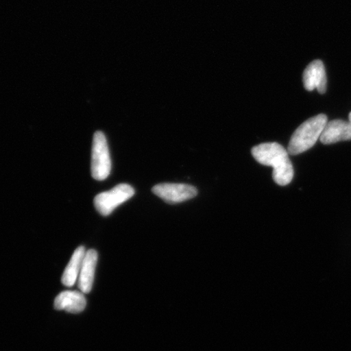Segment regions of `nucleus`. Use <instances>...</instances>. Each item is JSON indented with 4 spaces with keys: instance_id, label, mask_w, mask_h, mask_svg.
I'll use <instances>...</instances> for the list:
<instances>
[{
    "instance_id": "nucleus-2",
    "label": "nucleus",
    "mask_w": 351,
    "mask_h": 351,
    "mask_svg": "<svg viewBox=\"0 0 351 351\" xmlns=\"http://www.w3.org/2000/svg\"><path fill=\"white\" fill-rule=\"evenodd\" d=\"M327 123L328 117L324 114H319L302 123L289 141L287 149L289 155H300L313 147L322 137Z\"/></svg>"
},
{
    "instance_id": "nucleus-7",
    "label": "nucleus",
    "mask_w": 351,
    "mask_h": 351,
    "mask_svg": "<svg viewBox=\"0 0 351 351\" xmlns=\"http://www.w3.org/2000/svg\"><path fill=\"white\" fill-rule=\"evenodd\" d=\"M319 140L326 145L351 140V123L341 120L328 121Z\"/></svg>"
},
{
    "instance_id": "nucleus-1",
    "label": "nucleus",
    "mask_w": 351,
    "mask_h": 351,
    "mask_svg": "<svg viewBox=\"0 0 351 351\" xmlns=\"http://www.w3.org/2000/svg\"><path fill=\"white\" fill-rule=\"evenodd\" d=\"M252 156L258 163L274 168L273 178L279 186L289 185L293 178V168L289 153L278 143L258 145L252 148Z\"/></svg>"
},
{
    "instance_id": "nucleus-6",
    "label": "nucleus",
    "mask_w": 351,
    "mask_h": 351,
    "mask_svg": "<svg viewBox=\"0 0 351 351\" xmlns=\"http://www.w3.org/2000/svg\"><path fill=\"white\" fill-rule=\"evenodd\" d=\"M305 89L313 91L317 89L319 94H324L327 90L326 69L322 60H315L306 68L302 76Z\"/></svg>"
},
{
    "instance_id": "nucleus-4",
    "label": "nucleus",
    "mask_w": 351,
    "mask_h": 351,
    "mask_svg": "<svg viewBox=\"0 0 351 351\" xmlns=\"http://www.w3.org/2000/svg\"><path fill=\"white\" fill-rule=\"evenodd\" d=\"M134 188L128 184H120L111 191L101 193L94 200L95 207L104 217H108L118 206L134 195Z\"/></svg>"
},
{
    "instance_id": "nucleus-11",
    "label": "nucleus",
    "mask_w": 351,
    "mask_h": 351,
    "mask_svg": "<svg viewBox=\"0 0 351 351\" xmlns=\"http://www.w3.org/2000/svg\"><path fill=\"white\" fill-rule=\"evenodd\" d=\"M349 121L351 123V112L349 114Z\"/></svg>"
},
{
    "instance_id": "nucleus-3",
    "label": "nucleus",
    "mask_w": 351,
    "mask_h": 351,
    "mask_svg": "<svg viewBox=\"0 0 351 351\" xmlns=\"http://www.w3.org/2000/svg\"><path fill=\"white\" fill-rule=\"evenodd\" d=\"M111 169L112 161L107 138L103 132H96L92 146V177L97 181H104L111 173Z\"/></svg>"
},
{
    "instance_id": "nucleus-10",
    "label": "nucleus",
    "mask_w": 351,
    "mask_h": 351,
    "mask_svg": "<svg viewBox=\"0 0 351 351\" xmlns=\"http://www.w3.org/2000/svg\"><path fill=\"white\" fill-rule=\"evenodd\" d=\"M86 253L84 247H79L73 252L71 260H70L67 267H66L62 279H61L65 287H72L75 285L79 274H80L82 262L84 260Z\"/></svg>"
},
{
    "instance_id": "nucleus-8",
    "label": "nucleus",
    "mask_w": 351,
    "mask_h": 351,
    "mask_svg": "<svg viewBox=\"0 0 351 351\" xmlns=\"http://www.w3.org/2000/svg\"><path fill=\"white\" fill-rule=\"evenodd\" d=\"M98 253L89 250L83 260L80 274L78 276V288L83 293H90L93 287Z\"/></svg>"
},
{
    "instance_id": "nucleus-5",
    "label": "nucleus",
    "mask_w": 351,
    "mask_h": 351,
    "mask_svg": "<svg viewBox=\"0 0 351 351\" xmlns=\"http://www.w3.org/2000/svg\"><path fill=\"white\" fill-rule=\"evenodd\" d=\"M152 192L170 204L191 199L197 194L195 186L186 184H159L152 188Z\"/></svg>"
},
{
    "instance_id": "nucleus-9",
    "label": "nucleus",
    "mask_w": 351,
    "mask_h": 351,
    "mask_svg": "<svg viewBox=\"0 0 351 351\" xmlns=\"http://www.w3.org/2000/svg\"><path fill=\"white\" fill-rule=\"evenodd\" d=\"M86 300L82 292L64 291L56 298L54 306L56 310L66 311L70 313H80L84 311Z\"/></svg>"
}]
</instances>
